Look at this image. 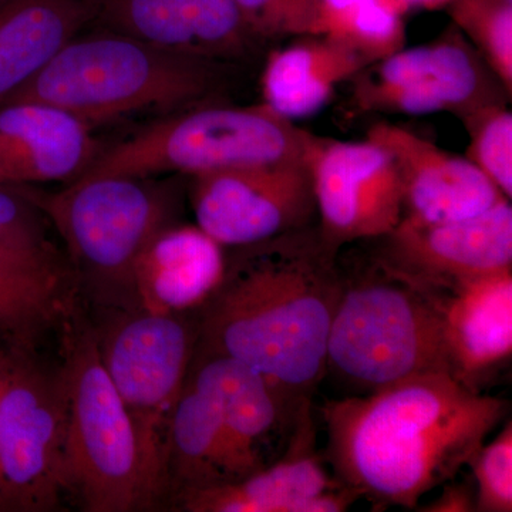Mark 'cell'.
Masks as SVG:
<instances>
[{
  "label": "cell",
  "mask_w": 512,
  "mask_h": 512,
  "mask_svg": "<svg viewBox=\"0 0 512 512\" xmlns=\"http://www.w3.org/2000/svg\"><path fill=\"white\" fill-rule=\"evenodd\" d=\"M10 365L0 366V396H2L3 389H5L6 383H8Z\"/></svg>",
  "instance_id": "d6a6232c"
},
{
  "label": "cell",
  "mask_w": 512,
  "mask_h": 512,
  "mask_svg": "<svg viewBox=\"0 0 512 512\" xmlns=\"http://www.w3.org/2000/svg\"><path fill=\"white\" fill-rule=\"evenodd\" d=\"M373 63L406 46V22L390 0H319V35Z\"/></svg>",
  "instance_id": "d4e9b609"
},
{
  "label": "cell",
  "mask_w": 512,
  "mask_h": 512,
  "mask_svg": "<svg viewBox=\"0 0 512 512\" xmlns=\"http://www.w3.org/2000/svg\"><path fill=\"white\" fill-rule=\"evenodd\" d=\"M318 227L340 249L376 239L402 220V188L389 151L372 140L340 141L306 131Z\"/></svg>",
  "instance_id": "8fae6325"
},
{
  "label": "cell",
  "mask_w": 512,
  "mask_h": 512,
  "mask_svg": "<svg viewBox=\"0 0 512 512\" xmlns=\"http://www.w3.org/2000/svg\"><path fill=\"white\" fill-rule=\"evenodd\" d=\"M90 323L111 383L148 451L167 468L168 423L197 348V315L137 308L96 313Z\"/></svg>",
  "instance_id": "ba28073f"
},
{
  "label": "cell",
  "mask_w": 512,
  "mask_h": 512,
  "mask_svg": "<svg viewBox=\"0 0 512 512\" xmlns=\"http://www.w3.org/2000/svg\"><path fill=\"white\" fill-rule=\"evenodd\" d=\"M93 127L52 104H0V184L74 183L100 151Z\"/></svg>",
  "instance_id": "e0dca14e"
},
{
  "label": "cell",
  "mask_w": 512,
  "mask_h": 512,
  "mask_svg": "<svg viewBox=\"0 0 512 512\" xmlns=\"http://www.w3.org/2000/svg\"><path fill=\"white\" fill-rule=\"evenodd\" d=\"M100 12L111 30L178 55L237 66L266 45L234 0H100Z\"/></svg>",
  "instance_id": "2e32d148"
},
{
  "label": "cell",
  "mask_w": 512,
  "mask_h": 512,
  "mask_svg": "<svg viewBox=\"0 0 512 512\" xmlns=\"http://www.w3.org/2000/svg\"><path fill=\"white\" fill-rule=\"evenodd\" d=\"M440 497L424 507H417L423 512H476V488L471 483H456L451 480L441 485Z\"/></svg>",
  "instance_id": "4dcf8cb0"
},
{
  "label": "cell",
  "mask_w": 512,
  "mask_h": 512,
  "mask_svg": "<svg viewBox=\"0 0 512 512\" xmlns=\"http://www.w3.org/2000/svg\"><path fill=\"white\" fill-rule=\"evenodd\" d=\"M366 59L325 36L295 37L266 56L262 103L285 119H309L325 109L336 89L366 67Z\"/></svg>",
  "instance_id": "7402d4cb"
},
{
  "label": "cell",
  "mask_w": 512,
  "mask_h": 512,
  "mask_svg": "<svg viewBox=\"0 0 512 512\" xmlns=\"http://www.w3.org/2000/svg\"><path fill=\"white\" fill-rule=\"evenodd\" d=\"M89 12L86 0H0V104L79 35Z\"/></svg>",
  "instance_id": "603a6c76"
},
{
  "label": "cell",
  "mask_w": 512,
  "mask_h": 512,
  "mask_svg": "<svg viewBox=\"0 0 512 512\" xmlns=\"http://www.w3.org/2000/svg\"><path fill=\"white\" fill-rule=\"evenodd\" d=\"M180 178L110 175L29 192L62 238L80 301L93 313L140 308L136 265L151 239L180 221Z\"/></svg>",
  "instance_id": "5b68a950"
},
{
  "label": "cell",
  "mask_w": 512,
  "mask_h": 512,
  "mask_svg": "<svg viewBox=\"0 0 512 512\" xmlns=\"http://www.w3.org/2000/svg\"><path fill=\"white\" fill-rule=\"evenodd\" d=\"M63 484L87 512L151 511L170 501L167 468L148 451L101 363L82 309L62 329Z\"/></svg>",
  "instance_id": "3957f363"
},
{
  "label": "cell",
  "mask_w": 512,
  "mask_h": 512,
  "mask_svg": "<svg viewBox=\"0 0 512 512\" xmlns=\"http://www.w3.org/2000/svg\"><path fill=\"white\" fill-rule=\"evenodd\" d=\"M508 104H493L460 119L468 134L466 158L512 197V113Z\"/></svg>",
  "instance_id": "4316f807"
},
{
  "label": "cell",
  "mask_w": 512,
  "mask_h": 512,
  "mask_svg": "<svg viewBox=\"0 0 512 512\" xmlns=\"http://www.w3.org/2000/svg\"><path fill=\"white\" fill-rule=\"evenodd\" d=\"M451 23L480 53L512 96V2L451 0Z\"/></svg>",
  "instance_id": "484cf974"
},
{
  "label": "cell",
  "mask_w": 512,
  "mask_h": 512,
  "mask_svg": "<svg viewBox=\"0 0 512 512\" xmlns=\"http://www.w3.org/2000/svg\"><path fill=\"white\" fill-rule=\"evenodd\" d=\"M225 248L198 225H168L151 239L136 265L140 308L165 313L195 312L220 285Z\"/></svg>",
  "instance_id": "44dd1931"
},
{
  "label": "cell",
  "mask_w": 512,
  "mask_h": 512,
  "mask_svg": "<svg viewBox=\"0 0 512 512\" xmlns=\"http://www.w3.org/2000/svg\"><path fill=\"white\" fill-rule=\"evenodd\" d=\"M185 185L195 225L224 248L258 244L318 224L303 157L194 175Z\"/></svg>",
  "instance_id": "30bf717a"
},
{
  "label": "cell",
  "mask_w": 512,
  "mask_h": 512,
  "mask_svg": "<svg viewBox=\"0 0 512 512\" xmlns=\"http://www.w3.org/2000/svg\"><path fill=\"white\" fill-rule=\"evenodd\" d=\"M349 83L352 116L450 113L460 120L511 101L504 84L453 23L429 43L404 46L367 64Z\"/></svg>",
  "instance_id": "9c48e42d"
},
{
  "label": "cell",
  "mask_w": 512,
  "mask_h": 512,
  "mask_svg": "<svg viewBox=\"0 0 512 512\" xmlns=\"http://www.w3.org/2000/svg\"><path fill=\"white\" fill-rule=\"evenodd\" d=\"M82 309L66 256L0 245V336L26 355Z\"/></svg>",
  "instance_id": "ffe728a7"
},
{
  "label": "cell",
  "mask_w": 512,
  "mask_h": 512,
  "mask_svg": "<svg viewBox=\"0 0 512 512\" xmlns=\"http://www.w3.org/2000/svg\"><path fill=\"white\" fill-rule=\"evenodd\" d=\"M167 474L170 504L183 491L229 481L218 404L188 379L168 423Z\"/></svg>",
  "instance_id": "cb8c5ba5"
},
{
  "label": "cell",
  "mask_w": 512,
  "mask_h": 512,
  "mask_svg": "<svg viewBox=\"0 0 512 512\" xmlns=\"http://www.w3.org/2000/svg\"><path fill=\"white\" fill-rule=\"evenodd\" d=\"M0 510H9L5 490H3L2 480H0Z\"/></svg>",
  "instance_id": "836d02e7"
},
{
  "label": "cell",
  "mask_w": 512,
  "mask_h": 512,
  "mask_svg": "<svg viewBox=\"0 0 512 512\" xmlns=\"http://www.w3.org/2000/svg\"><path fill=\"white\" fill-rule=\"evenodd\" d=\"M47 227L49 222L28 191L0 184V245L59 254Z\"/></svg>",
  "instance_id": "f546056e"
},
{
  "label": "cell",
  "mask_w": 512,
  "mask_h": 512,
  "mask_svg": "<svg viewBox=\"0 0 512 512\" xmlns=\"http://www.w3.org/2000/svg\"><path fill=\"white\" fill-rule=\"evenodd\" d=\"M188 382L210 394L224 424L229 481L265 467L261 446L281 427H295L301 412L255 369L228 356H194ZM228 483V481H227Z\"/></svg>",
  "instance_id": "ac0fdd59"
},
{
  "label": "cell",
  "mask_w": 512,
  "mask_h": 512,
  "mask_svg": "<svg viewBox=\"0 0 512 512\" xmlns=\"http://www.w3.org/2000/svg\"><path fill=\"white\" fill-rule=\"evenodd\" d=\"M366 252L393 274L416 285H443L464 276L512 266L511 200L467 220L399 224L362 242Z\"/></svg>",
  "instance_id": "4fadbf2b"
},
{
  "label": "cell",
  "mask_w": 512,
  "mask_h": 512,
  "mask_svg": "<svg viewBox=\"0 0 512 512\" xmlns=\"http://www.w3.org/2000/svg\"><path fill=\"white\" fill-rule=\"evenodd\" d=\"M234 69L235 64L178 55L110 30L73 37L8 101L52 104L94 127L220 101Z\"/></svg>",
  "instance_id": "277c9868"
},
{
  "label": "cell",
  "mask_w": 512,
  "mask_h": 512,
  "mask_svg": "<svg viewBox=\"0 0 512 512\" xmlns=\"http://www.w3.org/2000/svg\"><path fill=\"white\" fill-rule=\"evenodd\" d=\"M305 136L306 130L265 103L232 106L211 101L165 114L126 140L100 148L79 180L161 174L188 178L281 163L302 157Z\"/></svg>",
  "instance_id": "52a82bcc"
},
{
  "label": "cell",
  "mask_w": 512,
  "mask_h": 512,
  "mask_svg": "<svg viewBox=\"0 0 512 512\" xmlns=\"http://www.w3.org/2000/svg\"><path fill=\"white\" fill-rule=\"evenodd\" d=\"M508 409L507 400L473 392L447 373L410 377L326 400L322 458L362 498L416 510L424 495L470 466Z\"/></svg>",
  "instance_id": "7a4b0ae2"
},
{
  "label": "cell",
  "mask_w": 512,
  "mask_h": 512,
  "mask_svg": "<svg viewBox=\"0 0 512 512\" xmlns=\"http://www.w3.org/2000/svg\"><path fill=\"white\" fill-rule=\"evenodd\" d=\"M313 427L312 409L305 410L281 460L238 480L183 491L171 505L187 512H302L309 497L342 484L315 453Z\"/></svg>",
  "instance_id": "d6986e66"
},
{
  "label": "cell",
  "mask_w": 512,
  "mask_h": 512,
  "mask_svg": "<svg viewBox=\"0 0 512 512\" xmlns=\"http://www.w3.org/2000/svg\"><path fill=\"white\" fill-rule=\"evenodd\" d=\"M366 138L393 158L402 188V220H467L508 200L466 156L450 153L407 128L379 121Z\"/></svg>",
  "instance_id": "5bb4252c"
},
{
  "label": "cell",
  "mask_w": 512,
  "mask_h": 512,
  "mask_svg": "<svg viewBox=\"0 0 512 512\" xmlns=\"http://www.w3.org/2000/svg\"><path fill=\"white\" fill-rule=\"evenodd\" d=\"M450 2L451 0H390V3L402 13L404 18L417 10L431 12V10L446 9Z\"/></svg>",
  "instance_id": "1f68e13d"
},
{
  "label": "cell",
  "mask_w": 512,
  "mask_h": 512,
  "mask_svg": "<svg viewBox=\"0 0 512 512\" xmlns=\"http://www.w3.org/2000/svg\"><path fill=\"white\" fill-rule=\"evenodd\" d=\"M340 249L318 224L232 248L220 285L195 311L194 356H228L268 380L296 412L325 377Z\"/></svg>",
  "instance_id": "6da1fadb"
},
{
  "label": "cell",
  "mask_w": 512,
  "mask_h": 512,
  "mask_svg": "<svg viewBox=\"0 0 512 512\" xmlns=\"http://www.w3.org/2000/svg\"><path fill=\"white\" fill-rule=\"evenodd\" d=\"M340 289L326 345V369L355 394L410 377L450 373L443 326L419 286L367 252L339 254Z\"/></svg>",
  "instance_id": "8992f818"
},
{
  "label": "cell",
  "mask_w": 512,
  "mask_h": 512,
  "mask_svg": "<svg viewBox=\"0 0 512 512\" xmlns=\"http://www.w3.org/2000/svg\"><path fill=\"white\" fill-rule=\"evenodd\" d=\"M416 286L439 313L451 376L481 392L485 379L512 355V266Z\"/></svg>",
  "instance_id": "9a60e30c"
},
{
  "label": "cell",
  "mask_w": 512,
  "mask_h": 512,
  "mask_svg": "<svg viewBox=\"0 0 512 512\" xmlns=\"http://www.w3.org/2000/svg\"><path fill=\"white\" fill-rule=\"evenodd\" d=\"M476 478V512L512 511V423L488 444H483L471 460Z\"/></svg>",
  "instance_id": "f1b7e54d"
},
{
  "label": "cell",
  "mask_w": 512,
  "mask_h": 512,
  "mask_svg": "<svg viewBox=\"0 0 512 512\" xmlns=\"http://www.w3.org/2000/svg\"><path fill=\"white\" fill-rule=\"evenodd\" d=\"M510 2H512V0H510Z\"/></svg>",
  "instance_id": "e575fe53"
},
{
  "label": "cell",
  "mask_w": 512,
  "mask_h": 512,
  "mask_svg": "<svg viewBox=\"0 0 512 512\" xmlns=\"http://www.w3.org/2000/svg\"><path fill=\"white\" fill-rule=\"evenodd\" d=\"M248 28L264 43L319 35V0H234Z\"/></svg>",
  "instance_id": "83f0119b"
},
{
  "label": "cell",
  "mask_w": 512,
  "mask_h": 512,
  "mask_svg": "<svg viewBox=\"0 0 512 512\" xmlns=\"http://www.w3.org/2000/svg\"><path fill=\"white\" fill-rule=\"evenodd\" d=\"M64 400L59 373L10 365L0 396V480L9 511L59 507L63 484Z\"/></svg>",
  "instance_id": "7c38bea8"
}]
</instances>
